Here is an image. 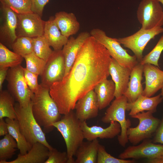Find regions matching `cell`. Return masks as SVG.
Returning <instances> with one entry per match:
<instances>
[{"instance_id": "5", "label": "cell", "mask_w": 163, "mask_h": 163, "mask_svg": "<svg viewBox=\"0 0 163 163\" xmlns=\"http://www.w3.org/2000/svg\"><path fill=\"white\" fill-rule=\"evenodd\" d=\"M90 34L91 36L105 47L111 57L122 66L132 70L139 62L134 55H130L122 47L117 38L108 36L103 30L94 28L91 31Z\"/></svg>"}, {"instance_id": "4", "label": "cell", "mask_w": 163, "mask_h": 163, "mask_svg": "<svg viewBox=\"0 0 163 163\" xmlns=\"http://www.w3.org/2000/svg\"><path fill=\"white\" fill-rule=\"evenodd\" d=\"M31 101L26 107L15 103L14 108L20 130L27 141L32 145L37 142L41 143L49 149L53 148L48 142L45 134L34 118L32 110Z\"/></svg>"}, {"instance_id": "26", "label": "cell", "mask_w": 163, "mask_h": 163, "mask_svg": "<svg viewBox=\"0 0 163 163\" xmlns=\"http://www.w3.org/2000/svg\"><path fill=\"white\" fill-rule=\"evenodd\" d=\"M96 94L99 109H104L115 97V84L112 79L106 78L99 83L94 88Z\"/></svg>"}, {"instance_id": "35", "label": "cell", "mask_w": 163, "mask_h": 163, "mask_svg": "<svg viewBox=\"0 0 163 163\" xmlns=\"http://www.w3.org/2000/svg\"><path fill=\"white\" fill-rule=\"evenodd\" d=\"M163 50V34L153 49L144 57L139 62L141 64H150L158 67V60Z\"/></svg>"}, {"instance_id": "20", "label": "cell", "mask_w": 163, "mask_h": 163, "mask_svg": "<svg viewBox=\"0 0 163 163\" xmlns=\"http://www.w3.org/2000/svg\"><path fill=\"white\" fill-rule=\"evenodd\" d=\"M143 65L139 62L132 69L127 89L124 94L128 102L135 101L141 95H142L143 89L141 82L143 79Z\"/></svg>"}, {"instance_id": "36", "label": "cell", "mask_w": 163, "mask_h": 163, "mask_svg": "<svg viewBox=\"0 0 163 163\" xmlns=\"http://www.w3.org/2000/svg\"><path fill=\"white\" fill-rule=\"evenodd\" d=\"M135 162L134 160L118 158L113 156L107 152L104 145L99 144L97 163H133Z\"/></svg>"}, {"instance_id": "12", "label": "cell", "mask_w": 163, "mask_h": 163, "mask_svg": "<svg viewBox=\"0 0 163 163\" xmlns=\"http://www.w3.org/2000/svg\"><path fill=\"white\" fill-rule=\"evenodd\" d=\"M17 14V37L33 38L43 35L45 21L42 20L39 14L33 12Z\"/></svg>"}, {"instance_id": "43", "label": "cell", "mask_w": 163, "mask_h": 163, "mask_svg": "<svg viewBox=\"0 0 163 163\" xmlns=\"http://www.w3.org/2000/svg\"><path fill=\"white\" fill-rule=\"evenodd\" d=\"M160 163H163V152L161 155V158H160Z\"/></svg>"}, {"instance_id": "33", "label": "cell", "mask_w": 163, "mask_h": 163, "mask_svg": "<svg viewBox=\"0 0 163 163\" xmlns=\"http://www.w3.org/2000/svg\"><path fill=\"white\" fill-rule=\"evenodd\" d=\"M1 5L11 9L17 14L33 12L31 0H0Z\"/></svg>"}, {"instance_id": "27", "label": "cell", "mask_w": 163, "mask_h": 163, "mask_svg": "<svg viewBox=\"0 0 163 163\" xmlns=\"http://www.w3.org/2000/svg\"><path fill=\"white\" fill-rule=\"evenodd\" d=\"M5 120L8 125V133L16 141L20 153L21 155L26 154L32 145L27 141L21 132L18 120L6 118Z\"/></svg>"}, {"instance_id": "2", "label": "cell", "mask_w": 163, "mask_h": 163, "mask_svg": "<svg viewBox=\"0 0 163 163\" xmlns=\"http://www.w3.org/2000/svg\"><path fill=\"white\" fill-rule=\"evenodd\" d=\"M39 91L32 96V110L36 121L45 133L52 131L53 124L62 117L58 107L50 94V88L40 84Z\"/></svg>"}, {"instance_id": "39", "label": "cell", "mask_w": 163, "mask_h": 163, "mask_svg": "<svg viewBox=\"0 0 163 163\" xmlns=\"http://www.w3.org/2000/svg\"><path fill=\"white\" fill-rule=\"evenodd\" d=\"M49 0H31L32 11L39 14L41 17H42L44 8Z\"/></svg>"}, {"instance_id": "37", "label": "cell", "mask_w": 163, "mask_h": 163, "mask_svg": "<svg viewBox=\"0 0 163 163\" xmlns=\"http://www.w3.org/2000/svg\"><path fill=\"white\" fill-rule=\"evenodd\" d=\"M66 152H60L52 148L49 149L48 157L45 163H68Z\"/></svg>"}, {"instance_id": "44", "label": "cell", "mask_w": 163, "mask_h": 163, "mask_svg": "<svg viewBox=\"0 0 163 163\" xmlns=\"http://www.w3.org/2000/svg\"><path fill=\"white\" fill-rule=\"evenodd\" d=\"M161 95L162 96V97L163 98V86L161 88Z\"/></svg>"}, {"instance_id": "8", "label": "cell", "mask_w": 163, "mask_h": 163, "mask_svg": "<svg viewBox=\"0 0 163 163\" xmlns=\"http://www.w3.org/2000/svg\"><path fill=\"white\" fill-rule=\"evenodd\" d=\"M150 111L139 113L131 117L138 119L139 123L135 127H129L127 135L128 141L136 145L144 140L150 138L159 125V120L154 117Z\"/></svg>"}, {"instance_id": "34", "label": "cell", "mask_w": 163, "mask_h": 163, "mask_svg": "<svg viewBox=\"0 0 163 163\" xmlns=\"http://www.w3.org/2000/svg\"><path fill=\"white\" fill-rule=\"evenodd\" d=\"M26 64V68L30 71L40 75L46 62L37 56L33 51L23 57Z\"/></svg>"}, {"instance_id": "14", "label": "cell", "mask_w": 163, "mask_h": 163, "mask_svg": "<svg viewBox=\"0 0 163 163\" xmlns=\"http://www.w3.org/2000/svg\"><path fill=\"white\" fill-rule=\"evenodd\" d=\"M163 152V145L156 144L146 139L137 145L128 147L119 156L123 159L147 158L149 160L160 158Z\"/></svg>"}, {"instance_id": "23", "label": "cell", "mask_w": 163, "mask_h": 163, "mask_svg": "<svg viewBox=\"0 0 163 163\" xmlns=\"http://www.w3.org/2000/svg\"><path fill=\"white\" fill-rule=\"evenodd\" d=\"M57 25L54 17L45 21L43 36L54 50H62L69 38L63 35Z\"/></svg>"}, {"instance_id": "31", "label": "cell", "mask_w": 163, "mask_h": 163, "mask_svg": "<svg viewBox=\"0 0 163 163\" xmlns=\"http://www.w3.org/2000/svg\"><path fill=\"white\" fill-rule=\"evenodd\" d=\"M33 51L38 57L47 62L53 50L43 35L33 38Z\"/></svg>"}, {"instance_id": "24", "label": "cell", "mask_w": 163, "mask_h": 163, "mask_svg": "<svg viewBox=\"0 0 163 163\" xmlns=\"http://www.w3.org/2000/svg\"><path fill=\"white\" fill-rule=\"evenodd\" d=\"M54 19L62 34L68 38L79 30L80 24L72 13L59 11L55 14Z\"/></svg>"}, {"instance_id": "42", "label": "cell", "mask_w": 163, "mask_h": 163, "mask_svg": "<svg viewBox=\"0 0 163 163\" xmlns=\"http://www.w3.org/2000/svg\"><path fill=\"white\" fill-rule=\"evenodd\" d=\"M8 68L0 69V91L2 90V85L6 79Z\"/></svg>"}, {"instance_id": "16", "label": "cell", "mask_w": 163, "mask_h": 163, "mask_svg": "<svg viewBox=\"0 0 163 163\" xmlns=\"http://www.w3.org/2000/svg\"><path fill=\"white\" fill-rule=\"evenodd\" d=\"M91 36L90 33L87 32H81L76 38L71 37L63 46L62 50L65 63V72L64 77L69 73L80 49Z\"/></svg>"}, {"instance_id": "10", "label": "cell", "mask_w": 163, "mask_h": 163, "mask_svg": "<svg viewBox=\"0 0 163 163\" xmlns=\"http://www.w3.org/2000/svg\"><path fill=\"white\" fill-rule=\"evenodd\" d=\"M162 32L163 27H162L149 30L141 28L132 35L117 38V40L125 47L130 49L140 62L143 58V52L148 43L156 36Z\"/></svg>"}, {"instance_id": "30", "label": "cell", "mask_w": 163, "mask_h": 163, "mask_svg": "<svg viewBox=\"0 0 163 163\" xmlns=\"http://www.w3.org/2000/svg\"><path fill=\"white\" fill-rule=\"evenodd\" d=\"M18 148L17 142L9 134L0 140V163H5L15 154Z\"/></svg>"}, {"instance_id": "22", "label": "cell", "mask_w": 163, "mask_h": 163, "mask_svg": "<svg viewBox=\"0 0 163 163\" xmlns=\"http://www.w3.org/2000/svg\"><path fill=\"white\" fill-rule=\"evenodd\" d=\"M161 96V94L152 97L141 95L134 101L127 102L126 110L130 111L129 115L131 117L145 111H150L153 113L156 111L157 106L163 99Z\"/></svg>"}, {"instance_id": "32", "label": "cell", "mask_w": 163, "mask_h": 163, "mask_svg": "<svg viewBox=\"0 0 163 163\" xmlns=\"http://www.w3.org/2000/svg\"><path fill=\"white\" fill-rule=\"evenodd\" d=\"M11 49L14 52L24 57L33 51V38L25 36L17 37L12 44Z\"/></svg>"}, {"instance_id": "7", "label": "cell", "mask_w": 163, "mask_h": 163, "mask_svg": "<svg viewBox=\"0 0 163 163\" xmlns=\"http://www.w3.org/2000/svg\"><path fill=\"white\" fill-rule=\"evenodd\" d=\"M127 102V99L124 95L116 98L101 119V121L104 123H109L112 121L119 123L121 126V132L120 134L118 136L117 139L120 145L123 147L125 146L129 141L127 132L131 125L130 120L126 118Z\"/></svg>"}, {"instance_id": "40", "label": "cell", "mask_w": 163, "mask_h": 163, "mask_svg": "<svg viewBox=\"0 0 163 163\" xmlns=\"http://www.w3.org/2000/svg\"><path fill=\"white\" fill-rule=\"evenodd\" d=\"M154 142L159 143L163 145V117L159 126L156 131Z\"/></svg>"}, {"instance_id": "25", "label": "cell", "mask_w": 163, "mask_h": 163, "mask_svg": "<svg viewBox=\"0 0 163 163\" xmlns=\"http://www.w3.org/2000/svg\"><path fill=\"white\" fill-rule=\"evenodd\" d=\"M99 144L97 139L83 141L76 152L75 163H97Z\"/></svg>"}, {"instance_id": "19", "label": "cell", "mask_w": 163, "mask_h": 163, "mask_svg": "<svg viewBox=\"0 0 163 163\" xmlns=\"http://www.w3.org/2000/svg\"><path fill=\"white\" fill-rule=\"evenodd\" d=\"M131 70L122 66L111 57L109 72L115 85V97L119 98L123 95L126 91Z\"/></svg>"}, {"instance_id": "21", "label": "cell", "mask_w": 163, "mask_h": 163, "mask_svg": "<svg viewBox=\"0 0 163 163\" xmlns=\"http://www.w3.org/2000/svg\"><path fill=\"white\" fill-rule=\"evenodd\" d=\"M49 150L45 145L37 142L33 145L26 154L20 153L15 159L5 163H45L48 158Z\"/></svg>"}, {"instance_id": "9", "label": "cell", "mask_w": 163, "mask_h": 163, "mask_svg": "<svg viewBox=\"0 0 163 163\" xmlns=\"http://www.w3.org/2000/svg\"><path fill=\"white\" fill-rule=\"evenodd\" d=\"M136 15L142 29L149 30L163 26V9L156 0H142Z\"/></svg>"}, {"instance_id": "13", "label": "cell", "mask_w": 163, "mask_h": 163, "mask_svg": "<svg viewBox=\"0 0 163 163\" xmlns=\"http://www.w3.org/2000/svg\"><path fill=\"white\" fill-rule=\"evenodd\" d=\"M0 43L11 48L17 38V14L10 8L1 5L0 7Z\"/></svg>"}, {"instance_id": "3", "label": "cell", "mask_w": 163, "mask_h": 163, "mask_svg": "<svg viewBox=\"0 0 163 163\" xmlns=\"http://www.w3.org/2000/svg\"><path fill=\"white\" fill-rule=\"evenodd\" d=\"M81 121L73 110L63 115L59 120L53 124L62 136L66 145L68 163H75L73 156L85 139Z\"/></svg>"}, {"instance_id": "28", "label": "cell", "mask_w": 163, "mask_h": 163, "mask_svg": "<svg viewBox=\"0 0 163 163\" xmlns=\"http://www.w3.org/2000/svg\"><path fill=\"white\" fill-rule=\"evenodd\" d=\"M0 92V119L6 117L17 120L14 99L8 91Z\"/></svg>"}, {"instance_id": "41", "label": "cell", "mask_w": 163, "mask_h": 163, "mask_svg": "<svg viewBox=\"0 0 163 163\" xmlns=\"http://www.w3.org/2000/svg\"><path fill=\"white\" fill-rule=\"evenodd\" d=\"M8 133V125L3 118L0 119V136H4Z\"/></svg>"}, {"instance_id": "45", "label": "cell", "mask_w": 163, "mask_h": 163, "mask_svg": "<svg viewBox=\"0 0 163 163\" xmlns=\"http://www.w3.org/2000/svg\"><path fill=\"white\" fill-rule=\"evenodd\" d=\"M156 0L158 1L159 2L161 3L163 5V0Z\"/></svg>"}, {"instance_id": "38", "label": "cell", "mask_w": 163, "mask_h": 163, "mask_svg": "<svg viewBox=\"0 0 163 163\" xmlns=\"http://www.w3.org/2000/svg\"><path fill=\"white\" fill-rule=\"evenodd\" d=\"M23 71L24 78L29 88L34 93H37L41 86L38 82L39 75L30 71L26 68H23Z\"/></svg>"}, {"instance_id": "17", "label": "cell", "mask_w": 163, "mask_h": 163, "mask_svg": "<svg viewBox=\"0 0 163 163\" xmlns=\"http://www.w3.org/2000/svg\"><path fill=\"white\" fill-rule=\"evenodd\" d=\"M80 125L85 139L89 141L98 138L112 139L119 135L121 132V126L117 121L111 122L109 126L106 128L96 125L89 126L86 121H81Z\"/></svg>"}, {"instance_id": "18", "label": "cell", "mask_w": 163, "mask_h": 163, "mask_svg": "<svg viewBox=\"0 0 163 163\" xmlns=\"http://www.w3.org/2000/svg\"><path fill=\"white\" fill-rule=\"evenodd\" d=\"M143 72L145 78V88L142 95L150 97L163 86V71L154 65H143Z\"/></svg>"}, {"instance_id": "15", "label": "cell", "mask_w": 163, "mask_h": 163, "mask_svg": "<svg viewBox=\"0 0 163 163\" xmlns=\"http://www.w3.org/2000/svg\"><path fill=\"white\" fill-rule=\"evenodd\" d=\"M74 109L76 116L81 121L96 117L99 109L96 94L92 90L76 103Z\"/></svg>"}, {"instance_id": "1", "label": "cell", "mask_w": 163, "mask_h": 163, "mask_svg": "<svg viewBox=\"0 0 163 163\" xmlns=\"http://www.w3.org/2000/svg\"><path fill=\"white\" fill-rule=\"evenodd\" d=\"M111 59L107 49L94 38L91 36L88 39L68 74L50 88V94L61 114L74 110L78 100L107 78Z\"/></svg>"}, {"instance_id": "29", "label": "cell", "mask_w": 163, "mask_h": 163, "mask_svg": "<svg viewBox=\"0 0 163 163\" xmlns=\"http://www.w3.org/2000/svg\"><path fill=\"white\" fill-rule=\"evenodd\" d=\"M24 59L0 43V69L13 68L21 65Z\"/></svg>"}, {"instance_id": "11", "label": "cell", "mask_w": 163, "mask_h": 163, "mask_svg": "<svg viewBox=\"0 0 163 163\" xmlns=\"http://www.w3.org/2000/svg\"><path fill=\"white\" fill-rule=\"evenodd\" d=\"M65 72V60L62 50H53L40 75V84L50 88L54 83L63 79Z\"/></svg>"}, {"instance_id": "6", "label": "cell", "mask_w": 163, "mask_h": 163, "mask_svg": "<svg viewBox=\"0 0 163 163\" xmlns=\"http://www.w3.org/2000/svg\"><path fill=\"white\" fill-rule=\"evenodd\" d=\"M6 79L8 91L20 105L27 107L34 94L28 87L24 78L23 67L21 65L9 69Z\"/></svg>"}]
</instances>
